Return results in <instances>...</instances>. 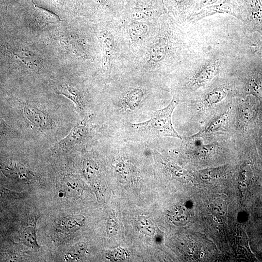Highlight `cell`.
Returning <instances> with one entry per match:
<instances>
[{"mask_svg": "<svg viewBox=\"0 0 262 262\" xmlns=\"http://www.w3.org/2000/svg\"><path fill=\"white\" fill-rule=\"evenodd\" d=\"M177 104L176 99L173 98L166 107L154 112L149 120L133 124V127L146 132L181 139V136L174 129L171 122L172 114Z\"/></svg>", "mask_w": 262, "mask_h": 262, "instance_id": "6da1fadb", "label": "cell"}, {"mask_svg": "<svg viewBox=\"0 0 262 262\" xmlns=\"http://www.w3.org/2000/svg\"><path fill=\"white\" fill-rule=\"evenodd\" d=\"M242 11L238 0H222L199 9L193 15L192 19L197 21L216 14H226L241 19Z\"/></svg>", "mask_w": 262, "mask_h": 262, "instance_id": "7a4b0ae2", "label": "cell"}, {"mask_svg": "<svg viewBox=\"0 0 262 262\" xmlns=\"http://www.w3.org/2000/svg\"><path fill=\"white\" fill-rule=\"evenodd\" d=\"M220 65V61H211L199 68L193 75L190 83L193 88L205 85L216 75Z\"/></svg>", "mask_w": 262, "mask_h": 262, "instance_id": "3957f363", "label": "cell"}, {"mask_svg": "<svg viewBox=\"0 0 262 262\" xmlns=\"http://www.w3.org/2000/svg\"><path fill=\"white\" fill-rule=\"evenodd\" d=\"M88 127L87 122L83 120L76 125L64 139L58 143L62 148H68L81 143L87 136Z\"/></svg>", "mask_w": 262, "mask_h": 262, "instance_id": "277c9868", "label": "cell"}, {"mask_svg": "<svg viewBox=\"0 0 262 262\" xmlns=\"http://www.w3.org/2000/svg\"><path fill=\"white\" fill-rule=\"evenodd\" d=\"M24 114L26 118L38 128L45 129L49 127L50 120L44 112L30 105L24 108Z\"/></svg>", "mask_w": 262, "mask_h": 262, "instance_id": "5b68a950", "label": "cell"}, {"mask_svg": "<svg viewBox=\"0 0 262 262\" xmlns=\"http://www.w3.org/2000/svg\"><path fill=\"white\" fill-rule=\"evenodd\" d=\"M85 220V217L82 214L64 217L57 223L58 229L63 232H75L84 225Z\"/></svg>", "mask_w": 262, "mask_h": 262, "instance_id": "8992f818", "label": "cell"}, {"mask_svg": "<svg viewBox=\"0 0 262 262\" xmlns=\"http://www.w3.org/2000/svg\"><path fill=\"white\" fill-rule=\"evenodd\" d=\"M58 92L59 94L71 100L75 104L77 111L80 112L83 110V105L82 96L79 91L76 88L64 83L59 86Z\"/></svg>", "mask_w": 262, "mask_h": 262, "instance_id": "52a82bcc", "label": "cell"}, {"mask_svg": "<svg viewBox=\"0 0 262 262\" xmlns=\"http://www.w3.org/2000/svg\"><path fill=\"white\" fill-rule=\"evenodd\" d=\"M2 171L6 176L27 180L31 178L30 172L23 165L16 163H11L2 166Z\"/></svg>", "mask_w": 262, "mask_h": 262, "instance_id": "ba28073f", "label": "cell"}, {"mask_svg": "<svg viewBox=\"0 0 262 262\" xmlns=\"http://www.w3.org/2000/svg\"><path fill=\"white\" fill-rule=\"evenodd\" d=\"M82 170L84 177L93 186H96L99 181L100 174L98 168L94 161L84 160L82 164Z\"/></svg>", "mask_w": 262, "mask_h": 262, "instance_id": "9c48e42d", "label": "cell"}, {"mask_svg": "<svg viewBox=\"0 0 262 262\" xmlns=\"http://www.w3.org/2000/svg\"><path fill=\"white\" fill-rule=\"evenodd\" d=\"M144 96L143 91L140 88H133L128 91L123 98L124 106L128 110H134L140 104Z\"/></svg>", "mask_w": 262, "mask_h": 262, "instance_id": "30bf717a", "label": "cell"}, {"mask_svg": "<svg viewBox=\"0 0 262 262\" xmlns=\"http://www.w3.org/2000/svg\"><path fill=\"white\" fill-rule=\"evenodd\" d=\"M21 242L28 247L38 249L39 246L37 243L36 234L35 224L23 227L19 234Z\"/></svg>", "mask_w": 262, "mask_h": 262, "instance_id": "8fae6325", "label": "cell"}, {"mask_svg": "<svg viewBox=\"0 0 262 262\" xmlns=\"http://www.w3.org/2000/svg\"><path fill=\"white\" fill-rule=\"evenodd\" d=\"M62 185L65 193L70 196H79L82 193L83 186L82 182L74 177L67 176L65 178L62 182Z\"/></svg>", "mask_w": 262, "mask_h": 262, "instance_id": "7c38bea8", "label": "cell"}, {"mask_svg": "<svg viewBox=\"0 0 262 262\" xmlns=\"http://www.w3.org/2000/svg\"><path fill=\"white\" fill-rule=\"evenodd\" d=\"M228 88L225 86L215 88L205 96L203 102L207 106H212L220 102L228 94Z\"/></svg>", "mask_w": 262, "mask_h": 262, "instance_id": "4fadbf2b", "label": "cell"}, {"mask_svg": "<svg viewBox=\"0 0 262 262\" xmlns=\"http://www.w3.org/2000/svg\"><path fill=\"white\" fill-rule=\"evenodd\" d=\"M100 45L106 55H110L114 46V38L112 34L107 31L99 33L98 36Z\"/></svg>", "mask_w": 262, "mask_h": 262, "instance_id": "5bb4252c", "label": "cell"}, {"mask_svg": "<svg viewBox=\"0 0 262 262\" xmlns=\"http://www.w3.org/2000/svg\"><path fill=\"white\" fill-rule=\"evenodd\" d=\"M36 8L38 21L40 25L56 24L60 21L61 19L57 15L37 7Z\"/></svg>", "mask_w": 262, "mask_h": 262, "instance_id": "9a60e30c", "label": "cell"}, {"mask_svg": "<svg viewBox=\"0 0 262 262\" xmlns=\"http://www.w3.org/2000/svg\"><path fill=\"white\" fill-rule=\"evenodd\" d=\"M228 115L224 112L215 117L206 126L202 132L210 133L220 129L226 122Z\"/></svg>", "mask_w": 262, "mask_h": 262, "instance_id": "2e32d148", "label": "cell"}, {"mask_svg": "<svg viewBox=\"0 0 262 262\" xmlns=\"http://www.w3.org/2000/svg\"><path fill=\"white\" fill-rule=\"evenodd\" d=\"M166 53L165 45L160 41L158 43L153 46L149 51L150 59L155 63L161 62L164 59Z\"/></svg>", "mask_w": 262, "mask_h": 262, "instance_id": "e0dca14e", "label": "cell"}, {"mask_svg": "<svg viewBox=\"0 0 262 262\" xmlns=\"http://www.w3.org/2000/svg\"><path fill=\"white\" fill-rule=\"evenodd\" d=\"M147 26L142 23H133L131 25L129 33L132 41H135L143 36L147 32Z\"/></svg>", "mask_w": 262, "mask_h": 262, "instance_id": "ac0fdd59", "label": "cell"}, {"mask_svg": "<svg viewBox=\"0 0 262 262\" xmlns=\"http://www.w3.org/2000/svg\"><path fill=\"white\" fill-rule=\"evenodd\" d=\"M87 250V245L83 242H79L71 246L67 253L68 259L76 260L83 256Z\"/></svg>", "mask_w": 262, "mask_h": 262, "instance_id": "d6986e66", "label": "cell"}, {"mask_svg": "<svg viewBox=\"0 0 262 262\" xmlns=\"http://www.w3.org/2000/svg\"><path fill=\"white\" fill-rule=\"evenodd\" d=\"M247 91L249 93L259 98H261L262 97V83L259 80L251 79L248 84Z\"/></svg>", "mask_w": 262, "mask_h": 262, "instance_id": "ffe728a7", "label": "cell"}, {"mask_svg": "<svg viewBox=\"0 0 262 262\" xmlns=\"http://www.w3.org/2000/svg\"><path fill=\"white\" fill-rule=\"evenodd\" d=\"M139 227L144 231L147 232L149 234H152L154 232L153 225L150 221L147 218L142 217L139 220Z\"/></svg>", "mask_w": 262, "mask_h": 262, "instance_id": "44dd1931", "label": "cell"}, {"mask_svg": "<svg viewBox=\"0 0 262 262\" xmlns=\"http://www.w3.org/2000/svg\"><path fill=\"white\" fill-rule=\"evenodd\" d=\"M108 257L111 260L118 261L125 258L127 255L125 250L121 248H116L108 253Z\"/></svg>", "mask_w": 262, "mask_h": 262, "instance_id": "7402d4cb", "label": "cell"}, {"mask_svg": "<svg viewBox=\"0 0 262 262\" xmlns=\"http://www.w3.org/2000/svg\"><path fill=\"white\" fill-rule=\"evenodd\" d=\"M152 12L150 11H138L131 13V16L134 20H142L151 16Z\"/></svg>", "mask_w": 262, "mask_h": 262, "instance_id": "603a6c76", "label": "cell"}, {"mask_svg": "<svg viewBox=\"0 0 262 262\" xmlns=\"http://www.w3.org/2000/svg\"><path fill=\"white\" fill-rule=\"evenodd\" d=\"M117 226L115 218L110 217L108 219L107 226V232L110 235H114L117 230Z\"/></svg>", "mask_w": 262, "mask_h": 262, "instance_id": "cb8c5ba5", "label": "cell"}, {"mask_svg": "<svg viewBox=\"0 0 262 262\" xmlns=\"http://www.w3.org/2000/svg\"><path fill=\"white\" fill-rule=\"evenodd\" d=\"M222 0H197L196 6V10L211 5L216 4Z\"/></svg>", "mask_w": 262, "mask_h": 262, "instance_id": "d4e9b609", "label": "cell"}, {"mask_svg": "<svg viewBox=\"0 0 262 262\" xmlns=\"http://www.w3.org/2000/svg\"><path fill=\"white\" fill-rule=\"evenodd\" d=\"M9 261H12V262H16V261H20L21 260V258L20 256H19L18 254L17 255H13L12 256H10L9 258L8 259Z\"/></svg>", "mask_w": 262, "mask_h": 262, "instance_id": "484cf974", "label": "cell"}, {"mask_svg": "<svg viewBox=\"0 0 262 262\" xmlns=\"http://www.w3.org/2000/svg\"><path fill=\"white\" fill-rule=\"evenodd\" d=\"M261 140H262V132L261 135Z\"/></svg>", "mask_w": 262, "mask_h": 262, "instance_id": "4316f807", "label": "cell"}]
</instances>
